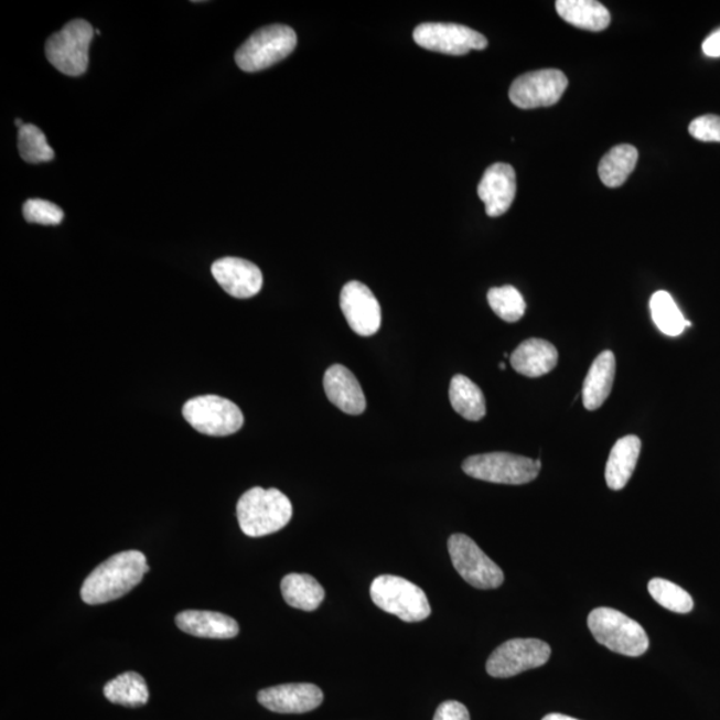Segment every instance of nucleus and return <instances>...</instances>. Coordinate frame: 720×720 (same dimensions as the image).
Wrapping results in <instances>:
<instances>
[{
    "instance_id": "obj_1",
    "label": "nucleus",
    "mask_w": 720,
    "mask_h": 720,
    "mask_svg": "<svg viewBox=\"0 0 720 720\" xmlns=\"http://www.w3.org/2000/svg\"><path fill=\"white\" fill-rule=\"evenodd\" d=\"M144 554L136 550L115 554L100 563L82 585L80 597L87 604H104L129 594L149 572Z\"/></svg>"
},
{
    "instance_id": "obj_2",
    "label": "nucleus",
    "mask_w": 720,
    "mask_h": 720,
    "mask_svg": "<svg viewBox=\"0 0 720 720\" xmlns=\"http://www.w3.org/2000/svg\"><path fill=\"white\" fill-rule=\"evenodd\" d=\"M237 514L240 530L247 537L259 538L289 525L292 505L277 488L254 487L240 496Z\"/></svg>"
},
{
    "instance_id": "obj_3",
    "label": "nucleus",
    "mask_w": 720,
    "mask_h": 720,
    "mask_svg": "<svg viewBox=\"0 0 720 720\" xmlns=\"http://www.w3.org/2000/svg\"><path fill=\"white\" fill-rule=\"evenodd\" d=\"M592 636L611 652L633 656L645 654L649 647L646 631L638 622L621 611L599 608L591 611L588 620Z\"/></svg>"
},
{
    "instance_id": "obj_4",
    "label": "nucleus",
    "mask_w": 720,
    "mask_h": 720,
    "mask_svg": "<svg viewBox=\"0 0 720 720\" xmlns=\"http://www.w3.org/2000/svg\"><path fill=\"white\" fill-rule=\"evenodd\" d=\"M295 31L283 24H271L259 29L241 44L235 61L246 73H258L282 62L295 50Z\"/></svg>"
},
{
    "instance_id": "obj_5",
    "label": "nucleus",
    "mask_w": 720,
    "mask_h": 720,
    "mask_svg": "<svg viewBox=\"0 0 720 720\" xmlns=\"http://www.w3.org/2000/svg\"><path fill=\"white\" fill-rule=\"evenodd\" d=\"M373 602L388 614L399 620L416 623L427 620L431 614L429 599L425 591L405 578L380 576L372 584Z\"/></svg>"
},
{
    "instance_id": "obj_6",
    "label": "nucleus",
    "mask_w": 720,
    "mask_h": 720,
    "mask_svg": "<svg viewBox=\"0 0 720 720\" xmlns=\"http://www.w3.org/2000/svg\"><path fill=\"white\" fill-rule=\"evenodd\" d=\"M183 417L197 432L208 437H228L245 423L244 412L234 401L218 395H202L183 406Z\"/></svg>"
},
{
    "instance_id": "obj_7",
    "label": "nucleus",
    "mask_w": 720,
    "mask_h": 720,
    "mask_svg": "<svg viewBox=\"0 0 720 720\" xmlns=\"http://www.w3.org/2000/svg\"><path fill=\"white\" fill-rule=\"evenodd\" d=\"M464 473L474 480L502 484H526L537 480L541 469L540 459L509 454V452H490L473 455L463 462Z\"/></svg>"
},
{
    "instance_id": "obj_8",
    "label": "nucleus",
    "mask_w": 720,
    "mask_h": 720,
    "mask_svg": "<svg viewBox=\"0 0 720 720\" xmlns=\"http://www.w3.org/2000/svg\"><path fill=\"white\" fill-rule=\"evenodd\" d=\"M95 30L83 19H75L60 33L51 35L46 43V56L51 65L68 76H80L88 67V50Z\"/></svg>"
},
{
    "instance_id": "obj_9",
    "label": "nucleus",
    "mask_w": 720,
    "mask_h": 720,
    "mask_svg": "<svg viewBox=\"0 0 720 720\" xmlns=\"http://www.w3.org/2000/svg\"><path fill=\"white\" fill-rule=\"evenodd\" d=\"M449 552L459 576L473 588L498 589L505 582V573L501 567L493 562L468 535H452L449 539Z\"/></svg>"
},
{
    "instance_id": "obj_10",
    "label": "nucleus",
    "mask_w": 720,
    "mask_h": 720,
    "mask_svg": "<svg viewBox=\"0 0 720 720\" xmlns=\"http://www.w3.org/2000/svg\"><path fill=\"white\" fill-rule=\"evenodd\" d=\"M551 647L539 640H512L490 655L486 670L494 678H512L549 662Z\"/></svg>"
},
{
    "instance_id": "obj_11",
    "label": "nucleus",
    "mask_w": 720,
    "mask_h": 720,
    "mask_svg": "<svg viewBox=\"0 0 720 720\" xmlns=\"http://www.w3.org/2000/svg\"><path fill=\"white\" fill-rule=\"evenodd\" d=\"M569 80L556 68L538 69L516 78L509 87V99L524 110L557 105L563 97Z\"/></svg>"
},
{
    "instance_id": "obj_12",
    "label": "nucleus",
    "mask_w": 720,
    "mask_h": 720,
    "mask_svg": "<svg viewBox=\"0 0 720 720\" xmlns=\"http://www.w3.org/2000/svg\"><path fill=\"white\" fill-rule=\"evenodd\" d=\"M418 46L448 55H466L471 50L487 47L486 36L466 25L455 23H423L413 31Z\"/></svg>"
},
{
    "instance_id": "obj_13",
    "label": "nucleus",
    "mask_w": 720,
    "mask_h": 720,
    "mask_svg": "<svg viewBox=\"0 0 720 720\" xmlns=\"http://www.w3.org/2000/svg\"><path fill=\"white\" fill-rule=\"evenodd\" d=\"M341 309L348 326L361 336H373L382 324V309L378 299L366 284L348 282L341 292Z\"/></svg>"
},
{
    "instance_id": "obj_14",
    "label": "nucleus",
    "mask_w": 720,
    "mask_h": 720,
    "mask_svg": "<svg viewBox=\"0 0 720 720\" xmlns=\"http://www.w3.org/2000/svg\"><path fill=\"white\" fill-rule=\"evenodd\" d=\"M213 277L228 295L248 299L264 287V276L257 265L240 258H222L212 267Z\"/></svg>"
},
{
    "instance_id": "obj_15",
    "label": "nucleus",
    "mask_w": 720,
    "mask_h": 720,
    "mask_svg": "<svg viewBox=\"0 0 720 720\" xmlns=\"http://www.w3.org/2000/svg\"><path fill=\"white\" fill-rule=\"evenodd\" d=\"M258 702L273 712L303 713L322 705L323 692L311 684L280 685L259 691Z\"/></svg>"
},
{
    "instance_id": "obj_16",
    "label": "nucleus",
    "mask_w": 720,
    "mask_h": 720,
    "mask_svg": "<svg viewBox=\"0 0 720 720\" xmlns=\"http://www.w3.org/2000/svg\"><path fill=\"white\" fill-rule=\"evenodd\" d=\"M477 195L486 206V214L492 218L506 214L516 195V175L512 165H490L477 186Z\"/></svg>"
},
{
    "instance_id": "obj_17",
    "label": "nucleus",
    "mask_w": 720,
    "mask_h": 720,
    "mask_svg": "<svg viewBox=\"0 0 720 720\" xmlns=\"http://www.w3.org/2000/svg\"><path fill=\"white\" fill-rule=\"evenodd\" d=\"M324 391L331 404L348 416H361L366 410V397L355 375L342 365L331 366L323 379Z\"/></svg>"
},
{
    "instance_id": "obj_18",
    "label": "nucleus",
    "mask_w": 720,
    "mask_h": 720,
    "mask_svg": "<svg viewBox=\"0 0 720 720\" xmlns=\"http://www.w3.org/2000/svg\"><path fill=\"white\" fill-rule=\"evenodd\" d=\"M176 626L197 638L229 640L239 634V624L232 616L213 611L189 610L178 614Z\"/></svg>"
},
{
    "instance_id": "obj_19",
    "label": "nucleus",
    "mask_w": 720,
    "mask_h": 720,
    "mask_svg": "<svg viewBox=\"0 0 720 720\" xmlns=\"http://www.w3.org/2000/svg\"><path fill=\"white\" fill-rule=\"evenodd\" d=\"M509 361L516 373L527 378H539L557 367L558 350L550 342L531 337L516 347Z\"/></svg>"
},
{
    "instance_id": "obj_20",
    "label": "nucleus",
    "mask_w": 720,
    "mask_h": 720,
    "mask_svg": "<svg viewBox=\"0 0 720 720\" xmlns=\"http://www.w3.org/2000/svg\"><path fill=\"white\" fill-rule=\"evenodd\" d=\"M616 361L611 352H603L592 363L583 384V406L589 411H595L610 397L615 378Z\"/></svg>"
},
{
    "instance_id": "obj_21",
    "label": "nucleus",
    "mask_w": 720,
    "mask_h": 720,
    "mask_svg": "<svg viewBox=\"0 0 720 720\" xmlns=\"http://www.w3.org/2000/svg\"><path fill=\"white\" fill-rule=\"evenodd\" d=\"M641 450V439L635 436L624 437L614 444L606 464V483L611 490L620 492L626 487L638 463Z\"/></svg>"
},
{
    "instance_id": "obj_22",
    "label": "nucleus",
    "mask_w": 720,
    "mask_h": 720,
    "mask_svg": "<svg viewBox=\"0 0 720 720\" xmlns=\"http://www.w3.org/2000/svg\"><path fill=\"white\" fill-rule=\"evenodd\" d=\"M556 6L559 17L578 29L603 31L611 22L609 10L595 0H558Z\"/></svg>"
},
{
    "instance_id": "obj_23",
    "label": "nucleus",
    "mask_w": 720,
    "mask_h": 720,
    "mask_svg": "<svg viewBox=\"0 0 720 720\" xmlns=\"http://www.w3.org/2000/svg\"><path fill=\"white\" fill-rule=\"evenodd\" d=\"M280 589L289 606L303 611L316 610L326 595L321 583L309 573H289L283 578Z\"/></svg>"
},
{
    "instance_id": "obj_24",
    "label": "nucleus",
    "mask_w": 720,
    "mask_h": 720,
    "mask_svg": "<svg viewBox=\"0 0 720 720\" xmlns=\"http://www.w3.org/2000/svg\"><path fill=\"white\" fill-rule=\"evenodd\" d=\"M638 150L631 144H620L611 149L599 163V178L604 186L621 187L638 163Z\"/></svg>"
},
{
    "instance_id": "obj_25",
    "label": "nucleus",
    "mask_w": 720,
    "mask_h": 720,
    "mask_svg": "<svg viewBox=\"0 0 720 720\" xmlns=\"http://www.w3.org/2000/svg\"><path fill=\"white\" fill-rule=\"evenodd\" d=\"M452 409L464 419L477 422L486 416V399L480 387L464 375H455L450 385Z\"/></svg>"
},
{
    "instance_id": "obj_26",
    "label": "nucleus",
    "mask_w": 720,
    "mask_h": 720,
    "mask_svg": "<svg viewBox=\"0 0 720 720\" xmlns=\"http://www.w3.org/2000/svg\"><path fill=\"white\" fill-rule=\"evenodd\" d=\"M105 697L111 703L126 707H140L149 702V687L142 675L133 671L120 674L108 681L104 688Z\"/></svg>"
},
{
    "instance_id": "obj_27",
    "label": "nucleus",
    "mask_w": 720,
    "mask_h": 720,
    "mask_svg": "<svg viewBox=\"0 0 720 720\" xmlns=\"http://www.w3.org/2000/svg\"><path fill=\"white\" fill-rule=\"evenodd\" d=\"M655 326L668 336H679L686 329V318L667 291H656L649 301Z\"/></svg>"
},
{
    "instance_id": "obj_28",
    "label": "nucleus",
    "mask_w": 720,
    "mask_h": 720,
    "mask_svg": "<svg viewBox=\"0 0 720 720\" xmlns=\"http://www.w3.org/2000/svg\"><path fill=\"white\" fill-rule=\"evenodd\" d=\"M487 301L495 314L508 323L518 322L525 315V299L513 286L494 287L488 291Z\"/></svg>"
},
{
    "instance_id": "obj_29",
    "label": "nucleus",
    "mask_w": 720,
    "mask_h": 720,
    "mask_svg": "<svg viewBox=\"0 0 720 720\" xmlns=\"http://www.w3.org/2000/svg\"><path fill=\"white\" fill-rule=\"evenodd\" d=\"M648 592L662 608L677 614H688L694 609L692 597L678 584L655 578L648 583Z\"/></svg>"
},
{
    "instance_id": "obj_30",
    "label": "nucleus",
    "mask_w": 720,
    "mask_h": 720,
    "mask_svg": "<svg viewBox=\"0 0 720 720\" xmlns=\"http://www.w3.org/2000/svg\"><path fill=\"white\" fill-rule=\"evenodd\" d=\"M19 152L31 164L53 161L55 152L50 148L46 136L34 125L25 123L19 129Z\"/></svg>"
},
{
    "instance_id": "obj_31",
    "label": "nucleus",
    "mask_w": 720,
    "mask_h": 720,
    "mask_svg": "<svg viewBox=\"0 0 720 720\" xmlns=\"http://www.w3.org/2000/svg\"><path fill=\"white\" fill-rule=\"evenodd\" d=\"M23 215L25 221L43 226L61 225L63 216H65L60 206L43 200H29L25 202Z\"/></svg>"
},
{
    "instance_id": "obj_32",
    "label": "nucleus",
    "mask_w": 720,
    "mask_h": 720,
    "mask_svg": "<svg viewBox=\"0 0 720 720\" xmlns=\"http://www.w3.org/2000/svg\"><path fill=\"white\" fill-rule=\"evenodd\" d=\"M690 136L700 140V142H719L720 143V117L717 115H703L694 119L688 127Z\"/></svg>"
},
{
    "instance_id": "obj_33",
    "label": "nucleus",
    "mask_w": 720,
    "mask_h": 720,
    "mask_svg": "<svg viewBox=\"0 0 720 720\" xmlns=\"http://www.w3.org/2000/svg\"><path fill=\"white\" fill-rule=\"evenodd\" d=\"M434 720H470V712L456 700H448L438 707Z\"/></svg>"
},
{
    "instance_id": "obj_34",
    "label": "nucleus",
    "mask_w": 720,
    "mask_h": 720,
    "mask_svg": "<svg viewBox=\"0 0 720 720\" xmlns=\"http://www.w3.org/2000/svg\"><path fill=\"white\" fill-rule=\"evenodd\" d=\"M702 50L706 56L720 57V29L706 37Z\"/></svg>"
},
{
    "instance_id": "obj_35",
    "label": "nucleus",
    "mask_w": 720,
    "mask_h": 720,
    "mask_svg": "<svg viewBox=\"0 0 720 720\" xmlns=\"http://www.w3.org/2000/svg\"><path fill=\"white\" fill-rule=\"evenodd\" d=\"M541 720H579V719L567 717V716H563V713H557L556 712V713H549V716H546Z\"/></svg>"
},
{
    "instance_id": "obj_36",
    "label": "nucleus",
    "mask_w": 720,
    "mask_h": 720,
    "mask_svg": "<svg viewBox=\"0 0 720 720\" xmlns=\"http://www.w3.org/2000/svg\"><path fill=\"white\" fill-rule=\"evenodd\" d=\"M499 367H501V369H505V368H506L505 363L502 362L501 365H499Z\"/></svg>"
}]
</instances>
